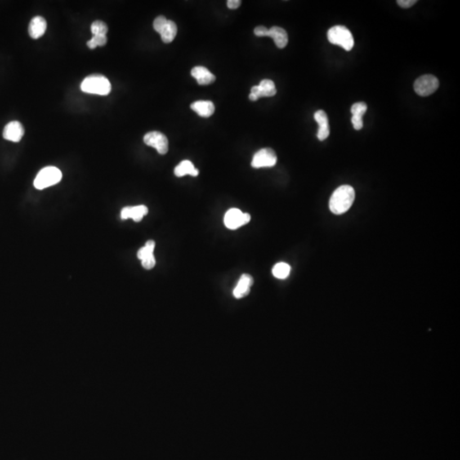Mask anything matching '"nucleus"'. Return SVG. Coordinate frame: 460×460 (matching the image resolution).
I'll list each match as a JSON object with an SVG mask.
<instances>
[{
  "mask_svg": "<svg viewBox=\"0 0 460 460\" xmlns=\"http://www.w3.org/2000/svg\"><path fill=\"white\" fill-rule=\"evenodd\" d=\"M355 199V189L352 187L350 185L338 187L330 199V210L336 215L345 213L352 206Z\"/></svg>",
  "mask_w": 460,
  "mask_h": 460,
  "instance_id": "1",
  "label": "nucleus"
},
{
  "mask_svg": "<svg viewBox=\"0 0 460 460\" xmlns=\"http://www.w3.org/2000/svg\"><path fill=\"white\" fill-rule=\"evenodd\" d=\"M81 91L89 94L107 96L110 93L111 84L105 76L92 74L88 76L81 83Z\"/></svg>",
  "mask_w": 460,
  "mask_h": 460,
  "instance_id": "2",
  "label": "nucleus"
},
{
  "mask_svg": "<svg viewBox=\"0 0 460 460\" xmlns=\"http://www.w3.org/2000/svg\"><path fill=\"white\" fill-rule=\"evenodd\" d=\"M327 38L330 43L341 46L347 51H351L355 44L352 33L345 26H334L330 28L327 32Z\"/></svg>",
  "mask_w": 460,
  "mask_h": 460,
  "instance_id": "3",
  "label": "nucleus"
},
{
  "mask_svg": "<svg viewBox=\"0 0 460 460\" xmlns=\"http://www.w3.org/2000/svg\"><path fill=\"white\" fill-rule=\"evenodd\" d=\"M63 177L62 171L55 166H47L42 169L34 180V187L37 189H44L60 183Z\"/></svg>",
  "mask_w": 460,
  "mask_h": 460,
  "instance_id": "4",
  "label": "nucleus"
},
{
  "mask_svg": "<svg viewBox=\"0 0 460 460\" xmlns=\"http://www.w3.org/2000/svg\"><path fill=\"white\" fill-rule=\"evenodd\" d=\"M439 87V81L431 74L423 75L417 78L414 82V91L421 96H428L434 93Z\"/></svg>",
  "mask_w": 460,
  "mask_h": 460,
  "instance_id": "5",
  "label": "nucleus"
},
{
  "mask_svg": "<svg viewBox=\"0 0 460 460\" xmlns=\"http://www.w3.org/2000/svg\"><path fill=\"white\" fill-rule=\"evenodd\" d=\"M251 221V216L248 213H243L239 209H229L224 216V224L229 229H239Z\"/></svg>",
  "mask_w": 460,
  "mask_h": 460,
  "instance_id": "6",
  "label": "nucleus"
},
{
  "mask_svg": "<svg viewBox=\"0 0 460 460\" xmlns=\"http://www.w3.org/2000/svg\"><path fill=\"white\" fill-rule=\"evenodd\" d=\"M277 162V156L273 149L266 148L262 149L256 152L253 156L252 166L253 168H262V167H272Z\"/></svg>",
  "mask_w": 460,
  "mask_h": 460,
  "instance_id": "7",
  "label": "nucleus"
},
{
  "mask_svg": "<svg viewBox=\"0 0 460 460\" xmlns=\"http://www.w3.org/2000/svg\"><path fill=\"white\" fill-rule=\"evenodd\" d=\"M144 141L148 146L154 148L159 154H166L168 152V139L161 132H149L144 136Z\"/></svg>",
  "mask_w": 460,
  "mask_h": 460,
  "instance_id": "8",
  "label": "nucleus"
},
{
  "mask_svg": "<svg viewBox=\"0 0 460 460\" xmlns=\"http://www.w3.org/2000/svg\"><path fill=\"white\" fill-rule=\"evenodd\" d=\"M24 136V128L23 125L18 121H11L5 126L3 136L8 141L18 143L20 142Z\"/></svg>",
  "mask_w": 460,
  "mask_h": 460,
  "instance_id": "9",
  "label": "nucleus"
},
{
  "mask_svg": "<svg viewBox=\"0 0 460 460\" xmlns=\"http://www.w3.org/2000/svg\"><path fill=\"white\" fill-rule=\"evenodd\" d=\"M149 212V209L146 206H126L121 211V218L133 219L135 222L142 221L144 216Z\"/></svg>",
  "mask_w": 460,
  "mask_h": 460,
  "instance_id": "10",
  "label": "nucleus"
},
{
  "mask_svg": "<svg viewBox=\"0 0 460 460\" xmlns=\"http://www.w3.org/2000/svg\"><path fill=\"white\" fill-rule=\"evenodd\" d=\"M314 118L319 125L317 137L319 141H324L325 139H327L329 136L330 134L329 122H328L327 113H325V111L323 110L317 111L314 113Z\"/></svg>",
  "mask_w": 460,
  "mask_h": 460,
  "instance_id": "11",
  "label": "nucleus"
},
{
  "mask_svg": "<svg viewBox=\"0 0 460 460\" xmlns=\"http://www.w3.org/2000/svg\"><path fill=\"white\" fill-rule=\"evenodd\" d=\"M277 91L274 86V83L270 79H264L259 84V86H253L251 91V93L253 94L257 98L260 97H269L274 96L276 94Z\"/></svg>",
  "mask_w": 460,
  "mask_h": 460,
  "instance_id": "12",
  "label": "nucleus"
},
{
  "mask_svg": "<svg viewBox=\"0 0 460 460\" xmlns=\"http://www.w3.org/2000/svg\"><path fill=\"white\" fill-rule=\"evenodd\" d=\"M47 28V23L42 16H35L31 20L28 27V33L31 38L37 39L45 34Z\"/></svg>",
  "mask_w": 460,
  "mask_h": 460,
  "instance_id": "13",
  "label": "nucleus"
},
{
  "mask_svg": "<svg viewBox=\"0 0 460 460\" xmlns=\"http://www.w3.org/2000/svg\"><path fill=\"white\" fill-rule=\"evenodd\" d=\"M253 284V278L250 274H242L239 278V282L234 289V296L236 298H242L249 294L251 287Z\"/></svg>",
  "mask_w": 460,
  "mask_h": 460,
  "instance_id": "14",
  "label": "nucleus"
},
{
  "mask_svg": "<svg viewBox=\"0 0 460 460\" xmlns=\"http://www.w3.org/2000/svg\"><path fill=\"white\" fill-rule=\"evenodd\" d=\"M191 75L196 79L197 82L201 86H207L213 83L216 81V77L210 72L207 68L202 66H198L193 68L191 71Z\"/></svg>",
  "mask_w": 460,
  "mask_h": 460,
  "instance_id": "15",
  "label": "nucleus"
},
{
  "mask_svg": "<svg viewBox=\"0 0 460 460\" xmlns=\"http://www.w3.org/2000/svg\"><path fill=\"white\" fill-rule=\"evenodd\" d=\"M266 37H270L273 38L277 47L279 49L285 48L288 44V35H287V31L282 28L276 27V26L272 27L270 29H268Z\"/></svg>",
  "mask_w": 460,
  "mask_h": 460,
  "instance_id": "16",
  "label": "nucleus"
},
{
  "mask_svg": "<svg viewBox=\"0 0 460 460\" xmlns=\"http://www.w3.org/2000/svg\"><path fill=\"white\" fill-rule=\"evenodd\" d=\"M367 110V104L365 103H362V102H361V103H355V104H353L352 107H351V113H352V118H351V121H352L354 129L356 130V131L362 130V127H363V119H362V117H363V115L366 113Z\"/></svg>",
  "mask_w": 460,
  "mask_h": 460,
  "instance_id": "17",
  "label": "nucleus"
},
{
  "mask_svg": "<svg viewBox=\"0 0 460 460\" xmlns=\"http://www.w3.org/2000/svg\"><path fill=\"white\" fill-rule=\"evenodd\" d=\"M192 110L204 118H209L215 112V106L211 101H197L192 103Z\"/></svg>",
  "mask_w": 460,
  "mask_h": 460,
  "instance_id": "18",
  "label": "nucleus"
},
{
  "mask_svg": "<svg viewBox=\"0 0 460 460\" xmlns=\"http://www.w3.org/2000/svg\"><path fill=\"white\" fill-rule=\"evenodd\" d=\"M174 173L176 176H181L190 175V176H197L199 175V171L194 167L191 161H183L178 166H176L174 170Z\"/></svg>",
  "mask_w": 460,
  "mask_h": 460,
  "instance_id": "19",
  "label": "nucleus"
},
{
  "mask_svg": "<svg viewBox=\"0 0 460 460\" xmlns=\"http://www.w3.org/2000/svg\"><path fill=\"white\" fill-rule=\"evenodd\" d=\"M176 33H177V27L176 23L172 21L167 20V23L159 34L164 43L169 44L176 38Z\"/></svg>",
  "mask_w": 460,
  "mask_h": 460,
  "instance_id": "20",
  "label": "nucleus"
},
{
  "mask_svg": "<svg viewBox=\"0 0 460 460\" xmlns=\"http://www.w3.org/2000/svg\"><path fill=\"white\" fill-rule=\"evenodd\" d=\"M291 272V267L287 263H278L272 269V273L277 279H287Z\"/></svg>",
  "mask_w": 460,
  "mask_h": 460,
  "instance_id": "21",
  "label": "nucleus"
},
{
  "mask_svg": "<svg viewBox=\"0 0 460 460\" xmlns=\"http://www.w3.org/2000/svg\"><path fill=\"white\" fill-rule=\"evenodd\" d=\"M155 247V242L153 241H149L146 242V245L137 252V257L141 261L144 259L149 258L153 256V250Z\"/></svg>",
  "mask_w": 460,
  "mask_h": 460,
  "instance_id": "22",
  "label": "nucleus"
},
{
  "mask_svg": "<svg viewBox=\"0 0 460 460\" xmlns=\"http://www.w3.org/2000/svg\"><path fill=\"white\" fill-rule=\"evenodd\" d=\"M91 30L93 36H106L108 33V26L102 21H96L91 24Z\"/></svg>",
  "mask_w": 460,
  "mask_h": 460,
  "instance_id": "23",
  "label": "nucleus"
},
{
  "mask_svg": "<svg viewBox=\"0 0 460 460\" xmlns=\"http://www.w3.org/2000/svg\"><path fill=\"white\" fill-rule=\"evenodd\" d=\"M107 41H108L107 36H93L92 38L87 42V46L90 49H95L97 46H105Z\"/></svg>",
  "mask_w": 460,
  "mask_h": 460,
  "instance_id": "24",
  "label": "nucleus"
},
{
  "mask_svg": "<svg viewBox=\"0 0 460 460\" xmlns=\"http://www.w3.org/2000/svg\"><path fill=\"white\" fill-rule=\"evenodd\" d=\"M166 23H167V19L163 15H159L158 17H156L155 20L153 21V28H154V30L157 33H161Z\"/></svg>",
  "mask_w": 460,
  "mask_h": 460,
  "instance_id": "25",
  "label": "nucleus"
},
{
  "mask_svg": "<svg viewBox=\"0 0 460 460\" xmlns=\"http://www.w3.org/2000/svg\"><path fill=\"white\" fill-rule=\"evenodd\" d=\"M155 264L156 261L154 256L149 257V258L144 259V260L142 261V265H143L144 269H153V267L155 266Z\"/></svg>",
  "mask_w": 460,
  "mask_h": 460,
  "instance_id": "26",
  "label": "nucleus"
},
{
  "mask_svg": "<svg viewBox=\"0 0 460 460\" xmlns=\"http://www.w3.org/2000/svg\"><path fill=\"white\" fill-rule=\"evenodd\" d=\"M416 3H417L416 0H398L397 1L398 5L404 9L412 7V5H414Z\"/></svg>",
  "mask_w": 460,
  "mask_h": 460,
  "instance_id": "27",
  "label": "nucleus"
},
{
  "mask_svg": "<svg viewBox=\"0 0 460 460\" xmlns=\"http://www.w3.org/2000/svg\"><path fill=\"white\" fill-rule=\"evenodd\" d=\"M268 28H265L264 26H258L254 29L255 35L257 37H266Z\"/></svg>",
  "mask_w": 460,
  "mask_h": 460,
  "instance_id": "28",
  "label": "nucleus"
},
{
  "mask_svg": "<svg viewBox=\"0 0 460 460\" xmlns=\"http://www.w3.org/2000/svg\"><path fill=\"white\" fill-rule=\"evenodd\" d=\"M242 5V1L241 0H229L228 2H227V5H228V7L229 9H231V10H235L237 8H239Z\"/></svg>",
  "mask_w": 460,
  "mask_h": 460,
  "instance_id": "29",
  "label": "nucleus"
},
{
  "mask_svg": "<svg viewBox=\"0 0 460 460\" xmlns=\"http://www.w3.org/2000/svg\"><path fill=\"white\" fill-rule=\"evenodd\" d=\"M249 99L250 101L252 102L257 101V100H258V98H257V97H256V96H255V95H253V94L252 93H250Z\"/></svg>",
  "mask_w": 460,
  "mask_h": 460,
  "instance_id": "30",
  "label": "nucleus"
}]
</instances>
